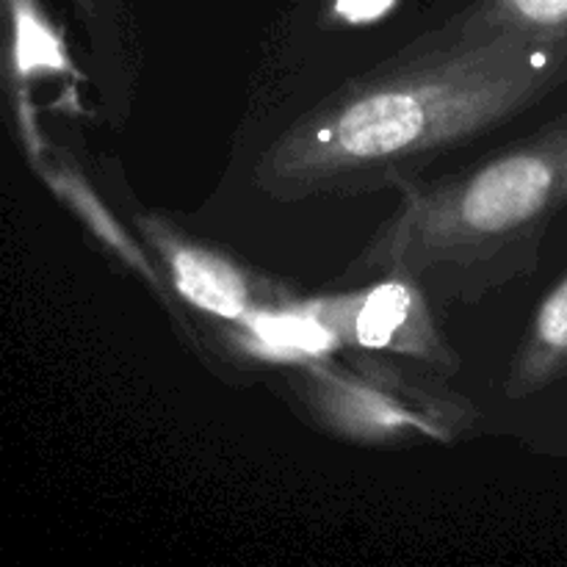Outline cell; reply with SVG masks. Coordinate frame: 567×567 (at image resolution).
I'll return each instance as SVG.
<instances>
[{
	"label": "cell",
	"instance_id": "obj_8",
	"mask_svg": "<svg viewBox=\"0 0 567 567\" xmlns=\"http://www.w3.org/2000/svg\"><path fill=\"white\" fill-rule=\"evenodd\" d=\"M430 37L446 42L485 39H567V0H471Z\"/></svg>",
	"mask_w": 567,
	"mask_h": 567
},
{
	"label": "cell",
	"instance_id": "obj_5",
	"mask_svg": "<svg viewBox=\"0 0 567 567\" xmlns=\"http://www.w3.org/2000/svg\"><path fill=\"white\" fill-rule=\"evenodd\" d=\"M138 230L161 255L172 286L188 305L210 319L236 324L258 310L293 297L288 286L258 275L241 260L208 247L161 214L138 216Z\"/></svg>",
	"mask_w": 567,
	"mask_h": 567
},
{
	"label": "cell",
	"instance_id": "obj_6",
	"mask_svg": "<svg viewBox=\"0 0 567 567\" xmlns=\"http://www.w3.org/2000/svg\"><path fill=\"white\" fill-rule=\"evenodd\" d=\"M225 338L230 349H238L244 358L280 363L288 369L324 363L338 349H343L310 308L308 299L297 297L227 324Z\"/></svg>",
	"mask_w": 567,
	"mask_h": 567
},
{
	"label": "cell",
	"instance_id": "obj_1",
	"mask_svg": "<svg viewBox=\"0 0 567 567\" xmlns=\"http://www.w3.org/2000/svg\"><path fill=\"white\" fill-rule=\"evenodd\" d=\"M567 83V39L446 42L424 33L288 125L255 164L280 203L404 192L446 153Z\"/></svg>",
	"mask_w": 567,
	"mask_h": 567
},
{
	"label": "cell",
	"instance_id": "obj_2",
	"mask_svg": "<svg viewBox=\"0 0 567 567\" xmlns=\"http://www.w3.org/2000/svg\"><path fill=\"white\" fill-rule=\"evenodd\" d=\"M343 282L408 275L432 299L476 305L532 275L554 216L567 205V114L498 153L415 181Z\"/></svg>",
	"mask_w": 567,
	"mask_h": 567
},
{
	"label": "cell",
	"instance_id": "obj_7",
	"mask_svg": "<svg viewBox=\"0 0 567 567\" xmlns=\"http://www.w3.org/2000/svg\"><path fill=\"white\" fill-rule=\"evenodd\" d=\"M567 374V269L537 305L509 360L504 396L518 402L546 391Z\"/></svg>",
	"mask_w": 567,
	"mask_h": 567
},
{
	"label": "cell",
	"instance_id": "obj_9",
	"mask_svg": "<svg viewBox=\"0 0 567 567\" xmlns=\"http://www.w3.org/2000/svg\"><path fill=\"white\" fill-rule=\"evenodd\" d=\"M396 3L399 0H332V17L347 25H365L385 17Z\"/></svg>",
	"mask_w": 567,
	"mask_h": 567
},
{
	"label": "cell",
	"instance_id": "obj_4",
	"mask_svg": "<svg viewBox=\"0 0 567 567\" xmlns=\"http://www.w3.org/2000/svg\"><path fill=\"white\" fill-rule=\"evenodd\" d=\"M430 291L408 275L371 277L352 291L308 299L343 349L408 360L441 377L457 374L460 354L437 330Z\"/></svg>",
	"mask_w": 567,
	"mask_h": 567
},
{
	"label": "cell",
	"instance_id": "obj_3",
	"mask_svg": "<svg viewBox=\"0 0 567 567\" xmlns=\"http://www.w3.org/2000/svg\"><path fill=\"white\" fill-rule=\"evenodd\" d=\"M435 371H410L399 360L354 352L352 363L293 369L291 388L302 408L338 437L369 446L452 441L463 435L476 410L443 388Z\"/></svg>",
	"mask_w": 567,
	"mask_h": 567
}]
</instances>
